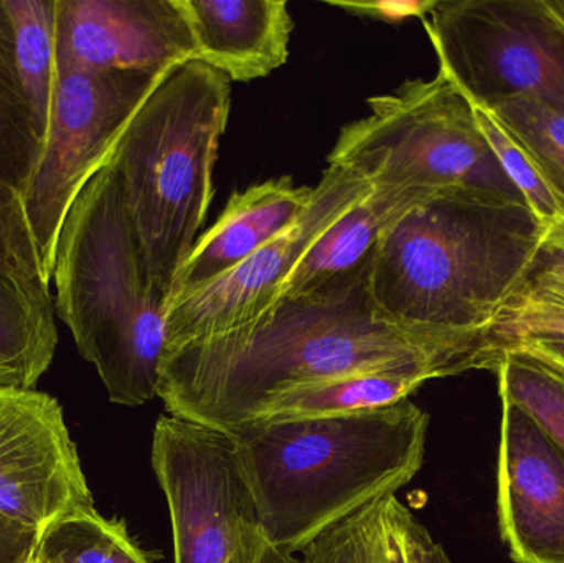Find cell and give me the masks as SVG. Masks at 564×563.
Returning <instances> with one entry per match:
<instances>
[{
    "label": "cell",
    "instance_id": "obj_1",
    "mask_svg": "<svg viewBox=\"0 0 564 563\" xmlns=\"http://www.w3.org/2000/svg\"><path fill=\"white\" fill-rule=\"evenodd\" d=\"M370 263L281 297L240 329L165 353L158 397L169 415L230 433L295 387L377 370L443 379L489 367V336H437L384 320L368 291Z\"/></svg>",
    "mask_w": 564,
    "mask_h": 563
},
{
    "label": "cell",
    "instance_id": "obj_2",
    "mask_svg": "<svg viewBox=\"0 0 564 563\" xmlns=\"http://www.w3.org/2000/svg\"><path fill=\"white\" fill-rule=\"evenodd\" d=\"M430 416L410 399L351 415L253 420L227 433L258 526L288 554L420 473Z\"/></svg>",
    "mask_w": 564,
    "mask_h": 563
},
{
    "label": "cell",
    "instance_id": "obj_3",
    "mask_svg": "<svg viewBox=\"0 0 564 563\" xmlns=\"http://www.w3.org/2000/svg\"><path fill=\"white\" fill-rule=\"evenodd\" d=\"M545 230L529 205L436 195L384 231L368 273L371 301L406 329L489 336Z\"/></svg>",
    "mask_w": 564,
    "mask_h": 563
},
{
    "label": "cell",
    "instance_id": "obj_4",
    "mask_svg": "<svg viewBox=\"0 0 564 563\" xmlns=\"http://www.w3.org/2000/svg\"><path fill=\"white\" fill-rule=\"evenodd\" d=\"M56 316L109 400L144 405L158 397L169 297L149 274L118 172L99 169L73 202L56 245Z\"/></svg>",
    "mask_w": 564,
    "mask_h": 563
},
{
    "label": "cell",
    "instance_id": "obj_5",
    "mask_svg": "<svg viewBox=\"0 0 564 563\" xmlns=\"http://www.w3.org/2000/svg\"><path fill=\"white\" fill-rule=\"evenodd\" d=\"M230 105L227 75L198 59L182 63L142 102L109 159L149 274L169 304L214 198Z\"/></svg>",
    "mask_w": 564,
    "mask_h": 563
},
{
    "label": "cell",
    "instance_id": "obj_6",
    "mask_svg": "<svg viewBox=\"0 0 564 563\" xmlns=\"http://www.w3.org/2000/svg\"><path fill=\"white\" fill-rule=\"evenodd\" d=\"M367 105L365 118L341 128L328 165L373 188L464 192L527 205L484 136L476 106L444 73L410 79Z\"/></svg>",
    "mask_w": 564,
    "mask_h": 563
},
{
    "label": "cell",
    "instance_id": "obj_7",
    "mask_svg": "<svg viewBox=\"0 0 564 563\" xmlns=\"http://www.w3.org/2000/svg\"><path fill=\"white\" fill-rule=\"evenodd\" d=\"M423 22L476 108L529 98L564 116V0H441Z\"/></svg>",
    "mask_w": 564,
    "mask_h": 563
},
{
    "label": "cell",
    "instance_id": "obj_8",
    "mask_svg": "<svg viewBox=\"0 0 564 563\" xmlns=\"http://www.w3.org/2000/svg\"><path fill=\"white\" fill-rule=\"evenodd\" d=\"M167 73L58 66L48 138L22 191L26 220L50 283L59 231L73 202L108 164L129 122Z\"/></svg>",
    "mask_w": 564,
    "mask_h": 563
},
{
    "label": "cell",
    "instance_id": "obj_9",
    "mask_svg": "<svg viewBox=\"0 0 564 563\" xmlns=\"http://www.w3.org/2000/svg\"><path fill=\"white\" fill-rule=\"evenodd\" d=\"M151 462L167 499L174 563H253L264 535L230 435L161 416Z\"/></svg>",
    "mask_w": 564,
    "mask_h": 563
},
{
    "label": "cell",
    "instance_id": "obj_10",
    "mask_svg": "<svg viewBox=\"0 0 564 563\" xmlns=\"http://www.w3.org/2000/svg\"><path fill=\"white\" fill-rule=\"evenodd\" d=\"M371 191L373 187L354 172L328 165L311 204L289 230L218 280L171 301L165 353L231 333L263 316L280 301L308 248Z\"/></svg>",
    "mask_w": 564,
    "mask_h": 563
},
{
    "label": "cell",
    "instance_id": "obj_11",
    "mask_svg": "<svg viewBox=\"0 0 564 563\" xmlns=\"http://www.w3.org/2000/svg\"><path fill=\"white\" fill-rule=\"evenodd\" d=\"M86 509L95 501L58 400L0 389V512L43 532Z\"/></svg>",
    "mask_w": 564,
    "mask_h": 563
},
{
    "label": "cell",
    "instance_id": "obj_12",
    "mask_svg": "<svg viewBox=\"0 0 564 563\" xmlns=\"http://www.w3.org/2000/svg\"><path fill=\"white\" fill-rule=\"evenodd\" d=\"M197 59L175 0H56V62L88 72L167 73Z\"/></svg>",
    "mask_w": 564,
    "mask_h": 563
},
{
    "label": "cell",
    "instance_id": "obj_13",
    "mask_svg": "<svg viewBox=\"0 0 564 563\" xmlns=\"http://www.w3.org/2000/svg\"><path fill=\"white\" fill-rule=\"evenodd\" d=\"M497 512L516 563H564V450L502 402Z\"/></svg>",
    "mask_w": 564,
    "mask_h": 563
},
{
    "label": "cell",
    "instance_id": "obj_14",
    "mask_svg": "<svg viewBox=\"0 0 564 563\" xmlns=\"http://www.w3.org/2000/svg\"><path fill=\"white\" fill-rule=\"evenodd\" d=\"M315 187L280 177L231 195L217 224L198 238L175 278L171 301L235 270L299 220Z\"/></svg>",
    "mask_w": 564,
    "mask_h": 563
},
{
    "label": "cell",
    "instance_id": "obj_15",
    "mask_svg": "<svg viewBox=\"0 0 564 563\" xmlns=\"http://www.w3.org/2000/svg\"><path fill=\"white\" fill-rule=\"evenodd\" d=\"M198 62L231 82L264 78L288 62L294 22L285 0H175Z\"/></svg>",
    "mask_w": 564,
    "mask_h": 563
},
{
    "label": "cell",
    "instance_id": "obj_16",
    "mask_svg": "<svg viewBox=\"0 0 564 563\" xmlns=\"http://www.w3.org/2000/svg\"><path fill=\"white\" fill-rule=\"evenodd\" d=\"M436 195L441 194L414 188H373L308 248L285 283L281 297L314 293L367 267L384 231Z\"/></svg>",
    "mask_w": 564,
    "mask_h": 563
},
{
    "label": "cell",
    "instance_id": "obj_17",
    "mask_svg": "<svg viewBox=\"0 0 564 563\" xmlns=\"http://www.w3.org/2000/svg\"><path fill=\"white\" fill-rule=\"evenodd\" d=\"M52 286L0 267V389H35L58 344Z\"/></svg>",
    "mask_w": 564,
    "mask_h": 563
},
{
    "label": "cell",
    "instance_id": "obj_18",
    "mask_svg": "<svg viewBox=\"0 0 564 563\" xmlns=\"http://www.w3.org/2000/svg\"><path fill=\"white\" fill-rule=\"evenodd\" d=\"M433 379V373L426 370L391 369L308 383L268 400L250 422L324 419L370 412L410 399L411 393Z\"/></svg>",
    "mask_w": 564,
    "mask_h": 563
},
{
    "label": "cell",
    "instance_id": "obj_19",
    "mask_svg": "<svg viewBox=\"0 0 564 563\" xmlns=\"http://www.w3.org/2000/svg\"><path fill=\"white\" fill-rule=\"evenodd\" d=\"M2 3L12 23L17 72L42 152L58 86L56 0H2Z\"/></svg>",
    "mask_w": 564,
    "mask_h": 563
},
{
    "label": "cell",
    "instance_id": "obj_20",
    "mask_svg": "<svg viewBox=\"0 0 564 563\" xmlns=\"http://www.w3.org/2000/svg\"><path fill=\"white\" fill-rule=\"evenodd\" d=\"M502 402L516 405L564 450V372L522 347L494 350Z\"/></svg>",
    "mask_w": 564,
    "mask_h": 563
},
{
    "label": "cell",
    "instance_id": "obj_21",
    "mask_svg": "<svg viewBox=\"0 0 564 563\" xmlns=\"http://www.w3.org/2000/svg\"><path fill=\"white\" fill-rule=\"evenodd\" d=\"M40 158L17 72L12 23L0 0V182L22 194Z\"/></svg>",
    "mask_w": 564,
    "mask_h": 563
},
{
    "label": "cell",
    "instance_id": "obj_22",
    "mask_svg": "<svg viewBox=\"0 0 564 563\" xmlns=\"http://www.w3.org/2000/svg\"><path fill=\"white\" fill-rule=\"evenodd\" d=\"M39 563H151L134 544L122 521L102 518L96 509L73 512L40 534Z\"/></svg>",
    "mask_w": 564,
    "mask_h": 563
},
{
    "label": "cell",
    "instance_id": "obj_23",
    "mask_svg": "<svg viewBox=\"0 0 564 563\" xmlns=\"http://www.w3.org/2000/svg\"><path fill=\"white\" fill-rule=\"evenodd\" d=\"M484 111L522 149L564 218V116L529 98L506 99Z\"/></svg>",
    "mask_w": 564,
    "mask_h": 563
},
{
    "label": "cell",
    "instance_id": "obj_24",
    "mask_svg": "<svg viewBox=\"0 0 564 563\" xmlns=\"http://www.w3.org/2000/svg\"><path fill=\"white\" fill-rule=\"evenodd\" d=\"M476 115L480 129L489 141L500 167L503 169L509 181L516 185L517 191L522 194L530 210L546 228L562 224L564 218L555 198L550 194L522 149L506 134L490 112L476 108Z\"/></svg>",
    "mask_w": 564,
    "mask_h": 563
},
{
    "label": "cell",
    "instance_id": "obj_25",
    "mask_svg": "<svg viewBox=\"0 0 564 563\" xmlns=\"http://www.w3.org/2000/svg\"><path fill=\"white\" fill-rule=\"evenodd\" d=\"M0 267L50 283L23 208L22 194L0 182Z\"/></svg>",
    "mask_w": 564,
    "mask_h": 563
},
{
    "label": "cell",
    "instance_id": "obj_26",
    "mask_svg": "<svg viewBox=\"0 0 564 563\" xmlns=\"http://www.w3.org/2000/svg\"><path fill=\"white\" fill-rule=\"evenodd\" d=\"M527 339H564V304L510 301L490 327V353Z\"/></svg>",
    "mask_w": 564,
    "mask_h": 563
},
{
    "label": "cell",
    "instance_id": "obj_27",
    "mask_svg": "<svg viewBox=\"0 0 564 563\" xmlns=\"http://www.w3.org/2000/svg\"><path fill=\"white\" fill-rule=\"evenodd\" d=\"M510 301L564 304V221L546 228L522 286Z\"/></svg>",
    "mask_w": 564,
    "mask_h": 563
},
{
    "label": "cell",
    "instance_id": "obj_28",
    "mask_svg": "<svg viewBox=\"0 0 564 563\" xmlns=\"http://www.w3.org/2000/svg\"><path fill=\"white\" fill-rule=\"evenodd\" d=\"M400 528L408 563H451L443 545L434 541L406 506L401 509Z\"/></svg>",
    "mask_w": 564,
    "mask_h": 563
},
{
    "label": "cell",
    "instance_id": "obj_29",
    "mask_svg": "<svg viewBox=\"0 0 564 563\" xmlns=\"http://www.w3.org/2000/svg\"><path fill=\"white\" fill-rule=\"evenodd\" d=\"M40 534L36 529L13 521L0 512V563H30L35 557Z\"/></svg>",
    "mask_w": 564,
    "mask_h": 563
},
{
    "label": "cell",
    "instance_id": "obj_30",
    "mask_svg": "<svg viewBox=\"0 0 564 563\" xmlns=\"http://www.w3.org/2000/svg\"><path fill=\"white\" fill-rule=\"evenodd\" d=\"M436 2H401V3H337L345 10H360V15L377 17V19L394 20L404 17H423L431 12Z\"/></svg>",
    "mask_w": 564,
    "mask_h": 563
},
{
    "label": "cell",
    "instance_id": "obj_31",
    "mask_svg": "<svg viewBox=\"0 0 564 563\" xmlns=\"http://www.w3.org/2000/svg\"><path fill=\"white\" fill-rule=\"evenodd\" d=\"M506 347H522V349L530 350V353L549 360L550 364L558 367L564 372V339H527ZM506 347H502V349H506Z\"/></svg>",
    "mask_w": 564,
    "mask_h": 563
},
{
    "label": "cell",
    "instance_id": "obj_32",
    "mask_svg": "<svg viewBox=\"0 0 564 563\" xmlns=\"http://www.w3.org/2000/svg\"><path fill=\"white\" fill-rule=\"evenodd\" d=\"M253 563H301V561H297L294 555L274 548V545H271L270 542L263 538L260 551H258Z\"/></svg>",
    "mask_w": 564,
    "mask_h": 563
},
{
    "label": "cell",
    "instance_id": "obj_33",
    "mask_svg": "<svg viewBox=\"0 0 564 563\" xmlns=\"http://www.w3.org/2000/svg\"><path fill=\"white\" fill-rule=\"evenodd\" d=\"M351 563H406L403 559L393 557V555H377V557L361 559V561Z\"/></svg>",
    "mask_w": 564,
    "mask_h": 563
},
{
    "label": "cell",
    "instance_id": "obj_34",
    "mask_svg": "<svg viewBox=\"0 0 564 563\" xmlns=\"http://www.w3.org/2000/svg\"><path fill=\"white\" fill-rule=\"evenodd\" d=\"M30 563H39V562H36V561H35V557H33V559H32V562H30Z\"/></svg>",
    "mask_w": 564,
    "mask_h": 563
}]
</instances>
